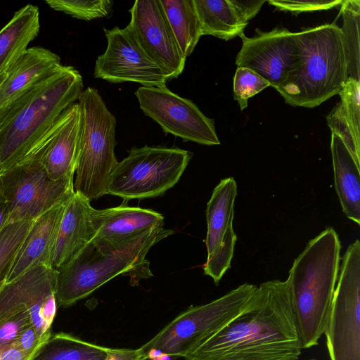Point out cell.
Wrapping results in <instances>:
<instances>
[{
	"label": "cell",
	"mask_w": 360,
	"mask_h": 360,
	"mask_svg": "<svg viewBox=\"0 0 360 360\" xmlns=\"http://www.w3.org/2000/svg\"><path fill=\"white\" fill-rule=\"evenodd\" d=\"M302 345L286 281L260 284L241 310L186 360H297Z\"/></svg>",
	"instance_id": "6da1fadb"
},
{
	"label": "cell",
	"mask_w": 360,
	"mask_h": 360,
	"mask_svg": "<svg viewBox=\"0 0 360 360\" xmlns=\"http://www.w3.org/2000/svg\"><path fill=\"white\" fill-rule=\"evenodd\" d=\"M83 89L79 71L62 65L0 111V174L36 158L51 129Z\"/></svg>",
	"instance_id": "7a4b0ae2"
},
{
	"label": "cell",
	"mask_w": 360,
	"mask_h": 360,
	"mask_svg": "<svg viewBox=\"0 0 360 360\" xmlns=\"http://www.w3.org/2000/svg\"><path fill=\"white\" fill-rule=\"evenodd\" d=\"M173 233L162 226L122 240L95 236L57 269V307L72 305L119 275L129 276L133 282L150 277L146 255L153 245Z\"/></svg>",
	"instance_id": "3957f363"
},
{
	"label": "cell",
	"mask_w": 360,
	"mask_h": 360,
	"mask_svg": "<svg viewBox=\"0 0 360 360\" xmlns=\"http://www.w3.org/2000/svg\"><path fill=\"white\" fill-rule=\"evenodd\" d=\"M341 244L327 228L295 259L286 280L302 348L319 344L325 333L340 269Z\"/></svg>",
	"instance_id": "277c9868"
},
{
	"label": "cell",
	"mask_w": 360,
	"mask_h": 360,
	"mask_svg": "<svg viewBox=\"0 0 360 360\" xmlns=\"http://www.w3.org/2000/svg\"><path fill=\"white\" fill-rule=\"evenodd\" d=\"M297 33L299 63L276 90L289 105L313 108L338 94L346 81L342 34L334 22L307 27Z\"/></svg>",
	"instance_id": "5b68a950"
},
{
	"label": "cell",
	"mask_w": 360,
	"mask_h": 360,
	"mask_svg": "<svg viewBox=\"0 0 360 360\" xmlns=\"http://www.w3.org/2000/svg\"><path fill=\"white\" fill-rule=\"evenodd\" d=\"M81 127L73 188L90 202L107 194L115 155L116 118L97 89L87 87L78 99Z\"/></svg>",
	"instance_id": "8992f818"
},
{
	"label": "cell",
	"mask_w": 360,
	"mask_h": 360,
	"mask_svg": "<svg viewBox=\"0 0 360 360\" xmlns=\"http://www.w3.org/2000/svg\"><path fill=\"white\" fill-rule=\"evenodd\" d=\"M257 288L245 283L209 303L191 306L139 348L142 356L147 360L154 352L185 357L237 315Z\"/></svg>",
	"instance_id": "52a82bcc"
},
{
	"label": "cell",
	"mask_w": 360,
	"mask_h": 360,
	"mask_svg": "<svg viewBox=\"0 0 360 360\" xmlns=\"http://www.w3.org/2000/svg\"><path fill=\"white\" fill-rule=\"evenodd\" d=\"M191 157L189 151L176 147L132 148L113 169L107 194L124 201L162 195L179 181Z\"/></svg>",
	"instance_id": "ba28073f"
},
{
	"label": "cell",
	"mask_w": 360,
	"mask_h": 360,
	"mask_svg": "<svg viewBox=\"0 0 360 360\" xmlns=\"http://www.w3.org/2000/svg\"><path fill=\"white\" fill-rule=\"evenodd\" d=\"M330 360H360V242L347 248L338 278L326 330Z\"/></svg>",
	"instance_id": "9c48e42d"
},
{
	"label": "cell",
	"mask_w": 360,
	"mask_h": 360,
	"mask_svg": "<svg viewBox=\"0 0 360 360\" xmlns=\"http://www.w3.org/2000/svg\"><path fill=\"white\" fill-rule=\"evenodd\" d=\"M8 209L7 222L36 219L75 192L74 176L53 180L39 159L15 166L0 174Z\"/></svg>",
	"instance_id": "30bf717a"
},
{
	"label": "cell",
	"mask_w": 360,
	"mask_h": 360,
	"mask_svg": "<svg viewBox=\"0 0 360 360\" xmlns=\"http://www.w3.org/2000/svg\"><path fill=\"white\" fill-rule=\"evenodd\" d=\"M143 112L166 134L184 141L213 146L220 144L214 120L205 116L191 100L164 86H140L134 93Z\"/></svg>",
	"instance_id": "8fae6325"
},
{
	"label": "cell",
	"mask_w": 360,
	"mask_h": 360,
	"mask_svg": "<svg viewBox=\"0 0 360 360\" xmlns=\"http://www.w3.org/2000/svg\"><path fill=\"white\" fill-rule=\"evenodd\" d=\"M57 269L43 264L5 283L0 290V321L27 311L39 337L49 338L57 311Z\"/></svg>",
	"instance_id": "7c38bea8"
},
{
	"label": "cell",
	"mask_w": 360,
	"mask_h": 360,
	"mask_svg": "<svg viewBox=\"0 0 360 360\" xmlns=\"http://www.w3.org/2000/svg\"><path fill=\"white\" fill-rule=\"evenodd\" d=\"M103 31L107 47L96 60L94 78L111 83L134 82L146 87L166 86L167 76L143 51L127 26Z\"/></svg>",
	"instance_id": "4fadbf2b"
},
{
	"label": "cell",
	"mask_w": 360,
	"mask_h": 360,
	"mask_svg": "<svg viewBox=\"0 0 360 360\" xmlns=\"http://www.w3.org/2000/svg\"><path fill=\"white\" fill-rule=\"evenodd\" d=\"M255 32L252 37L240 36L242 46L236 65L252 70L276 89L299 63L297 33L278 27L269 32L256 29Z\"/></svg>",
	"instance_id": "5bb4252c"
},
{
	"label": "cell",
	"mask_w": 360,
	"mask_h": 360,
	"mask_svg": "<svg viewBox=\"0 0 360 360\" xmlns=\"http://www.w3.org/2000/svg\"><path fill=\"white\" fill-rule=\"evenodd\" d=\"M127 27L143 51L167 76L177 78L184 71L183 56L169 27L159 0H136L129 10Z\"/></svg>",
	"instance_id": "9a60e30c"
},
{
	"label": "cell",
	"mask_w": 360,
	"mask_h": 360,
	"mask_svg": "<svg viewBox=\"0 0 360 360\" xmlns=\"http://www.w3.org/2000/svg\"><path fill=\"white\" fill-rule=\"evenodd\" d=\"M236 196L237 184L233 177H227L214 188L207 205V257L203 270L205 275L212 277L216 285L231 267L233 256L237 240L233 229Z\"/></svg>",
	"instance_id": "2e32d148"
},
{
	"label": "cell",
	"mask_w": 360,
	"mask_h": 360,
	"mask_svg": "<svg viewBox=\"0 0 360 360\" xmlns=\"http://www.w3.org/2000/svg\"><path fill=\"white\" fill-rule=\"evenodd\" d=\"M81 127L78 103L64 113L50 131L35 159L43 164L49 177L59 180L75 176Z\"/></svg>",
	"instance_id": "e0dca14e"
},
{
	"label": "cell",
	"mask_w": 360,
	"mask_h": 360,
	"mask_svg": "<svg viewBox=\"0 0 360 360\" xmlns=\"http://www.w3.org/2000/svg\"><path fill=\"white\" fill-rule=\"evenodd\" d=\"M67 201L55 205L34 220L11 264L6 283L36 266H51L58 231Z\"/></svg>",
	"instance_id": "ac0fdd59"
},
{
	"label": "cell",
	"mask_w": 360,
	"mask_h": 360,
	"mask_svg": "<svg viewBox=\"0 0 360 360\" xmlns=\"http://www.w3.org/2000/svg\"><path fill=\"white\" fill-rule=\"evenodd\" d=\"M90 201L74 192L65 203L53 252L51 266L60 267L96 236Z\"/></svg>",
	"instance_id": "d6986e66"
},
{
	"label": "cell",
	"mask_w": 360,
	"mask_h": 360,
	"mask_svg": "<svg viewBox=\"0 0 360 360\" xmlns=\"http://www.w3.org/2000/svg\"><path fill=\"white\" fill-rule=\"evenodd\" d=\"M62 65L60 57L47 49H27L9 68L0 86V111Z\"/></svg>",
	"instance_id": "ffe728a7"
},
{
	"label": "cell",
	"mask_w": 360,
	"mask_h": 360,
	"mask_svg": "<svg viewBox=\"0 0 360 360\" xmlns=\"http://www.w3.org/2000/svg\"><path fill=\"white\" fill-rule=\"evenodd\" d=\"M91 217L96 236L112 240L129 238L164 224L160 213L123 204L104 210L93 208Z\"/></svg>",
	"instance_id": "44dd1931"
},
{
	"label": "cell",
	"mask_w": 360,
	"mask_h": 360,
	"mask_svg": "<svg viewBox=\"0 0 360 360\" xmlns=\"http://www.w3.org/2000/svg\"><path fill=\"white\" fill-rule=\"evenodd\" d=\"M40 28L39 11L31 4L17 11L0 30V77L27 50L38 35Z\"/></svg>",
	"instance_id": "7402d4cb"
},
{
	"label": "cell",
	"mask_w": 360,
	"mask_h": 360,
	"mask_svg": "<svg viewBox=\"0 0 360 360\" xmlns=\"http://www.w3.org/2000/svg\"><path fill=\"white\" fill-rule=\"evenodd\" d=\"M334 181L342 211L347 217L360 224V169L335 134H331L330 143Z\"/></svg>",
	"instance_id": "603a6c76"
},
{
	"label": "cell",
	"mask_w": 360,
	"mask_h": 360,
	"mask_svg": "<svg viewBox=\"0 0 360 360\" xmlns=\"http://www.w3.org/2000/svg\"><path fill=\"white\" fill-rule=\"evenodd\" d=\"M202 35L229 40L244 34L248 22L233 0H193Z\"/></svg>",
	"instance_id": "cb8c5ba5"
},
{
	"label": "cell",
	"mask_w": 360,
	"mask_h": 360,
	"mask_svg": "<svg viewBox=\"0 0 360 360\" xmlns=\"http://www.w3.org/2000/svg\"><path fill=\"white\" fill-rule=\"evenodd\" d=\"M175 41L186 58L193 53L201 32L193 0H159Z\"/></svg>",
	"instance_id": "d4e9b609"
},
{
	"label": "cell",
	"mask_w": 360,
	"mask_h": 360,
	"mask_svg": "<svg viewBox=\"0 0 360 360\" xmlns=\"http://www.w3.org/2000/svg\"><path fill=\"white\" fill-rule=\"evenodd\" d=\"M108 347L68 333L51 335L31 360H105Z\"/></svg>",
	"instance_id": "484cf974"
},
{
	"label": "cell",
	"mask_w": 360,
	"mask_h": 360,
	"mask_svg": "<svg viewBox=\"0 0 360 360\" xmlns=\"http://www.w3.org/2000/svg\"><path fill=\"white\" fill-rule=\"evenodd\" d=\"M340 5V13L343 20L340 30L346 57L347 78L351 77L359 81L360 1L343 0Z\"/></svg>",
	"instance_id": "4316f807"
},
{
	"label": "cell",
	"mask_w": 360,
	"mask_h": 360,
	"mask_svg": "<svg viewBox=\"0 0 360 360\" xmlns=\"http://www.w3.org/2000/svg\"><path fill=\"white\" fill-rule=\"evenodd\" d=\"M36 219L7 222L0 230V281L6 280L11 264Z\"/></svg>",
	"instance_id": "83f0119b"
},
{
	"label": "cell",
	"mask_w": 360,
	"mask_h": 360,
	"mask_svg": "<svg viewBox=\"0 0 360 360\" xmlns=\"http://www.w3.org/2000/svg\"><path fill=\"white\" fill-rule=\"evenodd\" d=\"M51 8L84 20L108 16L112 11L111 0H46Z\"/></svg>",
	"instance_id": "f1b7e54d"
},
{
	"label": "cell",
	"mask_w": 360,
	"mask_h": 360,
	"mask_svg": "<svg viewBox=\"0 0 360 360\" xmlns=\"http://www.w3.org/2000/svg\"><path fill=\"white\" fill-rule=\"evenodd\" d=\"M270 84L252 70L237 67L233 77V97L243 110L248 105V99L259 93Z\"/></svg>",
	"instance_id": "f546056e"
},
{
	"label": "cell",
	"mask_w": 360,
	"mask_h": 360,
	"mask_svg": "<svg viewBox=\"0 0 360 360\" xmlns=\"http://www.w3.org/2000/svg\"><path fill=\"white\" fill-rule=\"evenodd\" d=\"M30 325H32V322L27 311L18 312L0 321V344H13L21 333Z\"/></svg>",
	"instance_id": "4dcf8cb0"
},
{
	"label": "cell",
	"mask_w": 360,
	"mask_h": 360,
	"mask_svg": "<svg viewBox=\"0 0 360 360\" xmlns=\"http://www.w3.org/2000/svg\"><path fill=\"white\" fill-rule=\"evenodd\" d=\"M342 0L333 1H284L270 0L268 3L278 11L290 12L295 15L304 12H314L328 10L341 4Z\"/></svg>",
	"instance_id": "1f68e13d"
},
{
	"label": "cell",
	"mask_w": 360,
	"mask_h": 360,
	"mask_svg": "<svg viewBox=\"0 0 360 360\" xmlns=\"http://www.w3.org/2000/svg\"><path fill=\"white\" fill-rule=\"evenodd\" d=\"M48 339L39 338L34 327L30 325L21 333L17 340L12 345L24 352L34 353L38 351Z\"/></svg>",
	"instance_id": "d6a6232c"
},
{
	"label": "cell",
	"mask_w": 360,
	"mask_h": 360,
	"mask_svg": "<svg viewBox=\"0 0 360 360\" xmlns=\"http://www.w3.org/2000/svg\"><path fill=\"white\" fill-rule=\"evenodd\" d=\"M37 352L28 353L14 345L0 344V360H31Z\"/></svg>",
	"instance_id": "836d02e7"
},
{
	"label": "cell",
	"mask_w": 360,
	"mask_h": 360,
	"mask_svg": "<svg viewBox=\"0 0 360 360\" xmlns=\"http://www.w3.org/2000/svg\"><path fill=\"white\" fill-rule=\"evenodd\" d=\"M264 1H236L233 0L234 4L240 13L247 22L254 18L260 11Z\"/></svg>",
	"instance_id": "e575fe53"
},
{
	"label": "cell",
	"mask_w": 360,
	"mask_h": 360,
	"mask_svg": "<svg viewBox=\"0 0 360 360\" xmlns=\"http://www.w3.org/2000/svg\"><path fill=\"white\" fill-rule=\"evenodd\" d=\"M105 360H146L139 349L108 348Z\"/></svg>",
	"instance_id": "d590c367"
},
{
	"label": "cell",
	"mask_w": 360,
	"mask_h": 360,
	"mask_svg": "<svg viewBox=\"0 0 360 360\" xmlns=\"http://www.w3.org/2000/svg\"><path fill=\"white\" fill-rule=\"evenodd\" d=\"M8 209L6 202L2 192L0 180V230L5 225L8 219Z\"/></svg>",
	"instance_id": "8d00e7d4"
},
{
	"label": "cell",
	"mask_w": 360,
	"mask_h": 360,
	"mask_svg": "<svg viewBox=\"0 0 360 360\" xmlns=\"http://www.w3.org/2000/svg\"><path fill=\"white\" fill-rule=\"evenodd\" d=\"M6 77V74L0 77V86L1 85V84L5 80Z\"/></svg>",
	"instance_id": "74e56055"
},
{
	"label": "cell",
	"mask_w": 360,
	"mask_h": 360,
	"mask_svg": "<svg viewBox=\"0 0 360 360\" xmlns=\"http://www.w3.org/2000/svg\"><path fill=\"white\" fill-rule=\"evenodd\" d=\"M6 280L0 281V290L3 287V285L5 284Z\"/></svg>",
	"instance_id": "f35d334b"
},
{
	"label": "cell",
	"mask_w": 360,
	"mask_h": 360,
	"mask_svg": "<svg viewBox=\"0 0 360 360\" xmlns=\"http://www.w3.org/2000/svg\"><path fill=\"white\" fill-rule=\"evenodd\" d=\"M309 360H316V359H309Z\"/></svg>",
	"instance_id": "ab89813d"
}]
</instances>
